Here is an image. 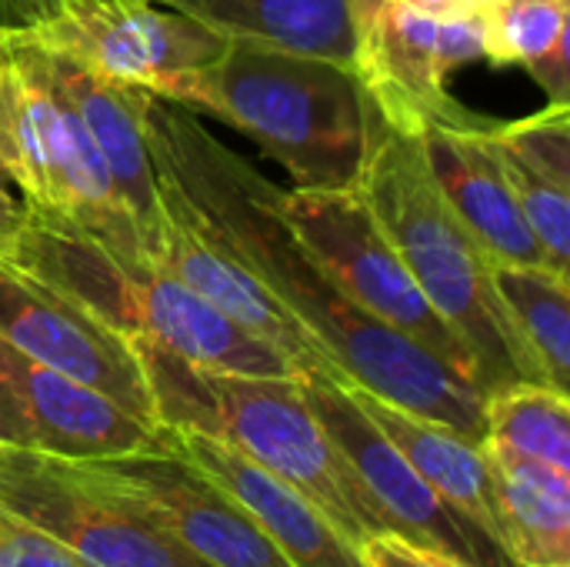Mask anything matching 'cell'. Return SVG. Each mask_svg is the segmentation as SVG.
Instances as JSON below:
<instances>
[{
	"mask_svg": "<svg viewBox=\"0 0 570 567\" xmlns=\"http://www.w3.org/2000/svg\"><path fill=\"white\" fill-rule=\"evenodd\" d=\"M0 40L40 47L174 104L227 43L157 0H0Z\"/></svg>",
	"mask_w": 570,
	"mask_h": 567,
	"instance_id": "obj_7",
	"label": "cell"
},
{
	"mask_svg": "<svg viewBox=\"0 0 570 567\" xmlns=\"http://www.w3.org/2000/svg\"><path fill=\"white\" fill-rule=\"evenodd\" d=\"M481 57L478 10L441 20L394 0H354V74L401 134L417 137L431 124L488 127L494 117L468 110L448 90V77Z\"/></svg>",
	"mask_w": 570,
	"mask_h": 567,
	"instance_id": "obj_10",
	"label": "cell"
},
{
	"mask_svg": "<svg viewBox=\"0 0 570 567\" xmlns=\"http://www.w3.org/2000/svg\"><path fill=\"white\" fill-rule=\"evenodd\" d=\"M478 7H484V3H498V0H474Z\"/></svg>",
	"mask_w": 570,
	"mask_h": 567,
	"instance_id": "obj_30",
	"label": "cell"
},
{
	"mask_svg": "<svg viewBox=\"0 0 570 567\" xmlns=\"http://www.w3.org/2000/svg\"><path fill=\"white\" fill-rule=\"evenodd\" d=\"M23 217H27V207L20 197L10 194V184L0 177V261L10 257L17 237H20V227H23Z\"/></svg>",
	"mask_w": 570,
	"mask_h": 567,
	"instance_id": "obj_27",
	"label": "cell"
},
{
	"mask_svg": "<svg viewBox=\"0 0 570 567\" xmlns=\"http://www.w3.org/2000/svg\"><path fill=\"white\" fill-rule=\"evenodd\" d=\"M301 391L314 418L361 481L387 535H397L417 551L448 558L461 567H518L511 551L488 528L444 501L407 465V458L364 414L344 381L307 371L301 374Z\"/></svg>",
	"mask_w": 570,
	"mask_h": 567,
	"instance_id": "obj_8",
	"label": "cell"
},
{
	"mask_svg": "<svg viewBox=\"0 0 570 567\" xmlns=\"http://www.w3.org/2000/svg\"><path fill=\"white\" fill-rule=\"evenodd\" d=\"M0 341L160 424L134 344L10 261H0Z\"/></svg>",
	"mask_w": 570,
	"mask_h": 567,
	"instance_id": "obj_13",
	"label": "cell"
},
{
	"mask_svg": "<svg viewBox=\"0 0 570 567\" xmlns=\"http://www.w3.org/2000/svg\"><path fill=\"white\" fill-rule=\"evenodd\" d=\"M354 190L428 304L464 344L484 398L518 381L541 384L494 294L491 257L448 207L417 137L391 127L377 107Z\"/></svg>",
	"mask_w": 570,
	"mask_h": 567,
	"instance_id": "obj_3",
	"label": "cell"
},
{
	"mask_svg": "<svg viewBox=\"0 0 570 567\" xmlns=\"http://www.w3.org/2000/svg\"><path fill=\"white\" fill-rule=\"evenodd\" d=\"M180 107L250 137L287 170L294 190H351L374 120L354 67L247 40H227L194 74Z\"/></svg>",
	"mask_w": 570,
	"mask_h": 567,
	"instance_id": "obj_5",
	"label": "cell"
},
{
	"mask_svg": "<svg viewBox=\"0 0 570 567\" xmlns=\"http://www.w3.org/2000/svg\"><path fill=\"white\" fill-rule=\"evenodd\" d=\"M0 177L37 211L67 214L120 247L144 251L107 164L43 50L0 40ZM147 254V251H144Z\"/></svg>",
	"mask_w": 570,
	"mask_h": 567,
	"instance_id": "obj_6",
	"label": "cell"
},
{
	"mask_svg": "<svg viewBox=\"0 0 570 567\" xmlns=\"http://www.w3.org/2000/svg\"><path fill=\"white\" fill-rule=\"evenodd\" d=\"M7 261L40 277L127 341L160 344L210 371L297 378V368L281 351L240 331L177 277L160 271L144 251L120 247L67 214L27 207Z\"/></svg>",
	"mask_w": 570,
	"mask_h": 567,
	"instance_id": "obj_2",
	"label": "cell"
},
{
	"mask_svg": "<svg viewBox=\"0 0 570 567\" xmlns=\"http://www.w3.org/2000/svg\"><path fill=\"white\" fill-rule=\"evenodd\" d=\"M484 448L570 471L568 394L531 381H518L488 394Z\"/></svg>",
	"mask_w": 570,
	"mask_h": 567,
	"instance_id": "obj_25",
	"label": "cell"
},
{
	"mask_svg": "<svg viewBox=\"0 0 570 567\" xmlns=\"http://www.w3.org/2000/svg\"><path fill=\"white\" fill-rule=\"evenodd\" d=\"M160 441L220 485L294 567H364L361 551L307 498L230 444L164 424Z\"/></svg>",
	"mask_w": 570,
	"mask_h": 567,
	"instance_id": "obj_16",
	"label": "cell"
},
{
	"mask_svg": "<svg viewBox=\"0 0 570 567\" xmlns=\"http://www.w3.org/2000/svg\"><path fill=\"white\" fill-rule=\"evenodd\" d=\"M494 294L541 384L570 391V281L548 264H494Z\"/></svg>",
	"mask_w": 570,
	"mask_h": 567,
	"instance_id": "obj_23",
	"label": "cell"
},
{
	"mask_svg": "<svg viewBox=\"0 0 570 567\" xmlns=\"http://www.w3.org/2000/svg\"><path fill=\"white\" fill-rule=\"evenodd\" d=\"M488 451L501 541L518 567H570V471Z\"/></svg>",
	"mask_w": 570,
	"mask_h": 567,
	"instance_id": "obj_22",
	"label": "cell"
},
{
	"mask_svg": "<svg viewBox=\"0 0 570 567\" xmlns=\"http://www.w3.org/2000/svg\"><path fill=\"white\" fill-rule=\"evenodd\" d=\"M144 124L157 174L321 344L344 384L484 444V394L334 284L291 227L274 180L174 100L147 94Z\"/></svg>",
	"mask_w": 570,
	"mask_h": 567,
	"instance_id": "obj_1",
	"label": "cell"
},
{
	"mask_svg": "<svg viewBox=\"0 0 570 567\" xmlns=\"http://www.w3.org/2000/svg\"><path fill=\"white\" fill-rule=\"evenodd\" d=\"M494 124L498 120L488 127H424L417 134L424 164L448 207L494 264H548L494 154Z\"/></svg>",
	"mask_w": 570,
	"mask_h": 567,
	"instance_id": "obj_17",
	"label": "cell"
},
{
	"mask_svg": "<svg viewBox=\"0 0 570 567\" xmlns=\"http://www.w3.org/2000/svg\"><path fill=\"white\" fill-rule=\"evenodd\" d=\"M0 508L94 567H207L114 508L60 458L0 444Z\"/></svg>",
	"mask_w": 570,
	"mask_h": 567,
	"instance_id": "obj_12",
	"label": "cell"
},
{
	"mask_svg": "<svg viewBox=\"0 0 570 567\" xmlns=\"http://www.w3.org/2000/svg\"><path fill=\"white\" fill-rule=\"evenodd\" d=\"M428 558H431L438 567H461V565H454V561H448V558H438V555H428Z\"/></svg>",
	"mask_w": 570,
	"mask_h": 567,
	"instance_id": "obj_29",
	"label": "cell"
},
{
	"mask_svg": "<svg viewBox=\"0 0 570 567\" xmlns=\"http://www.w3.org/2000/svg\"><path fill=\"white\" fill-rule=\"evenodd\" d=\"M67 465L114 508L207 567H294L220 485L160 441V428L154 444L134 454Z\"/></svg>",
	"mask_w": 570,
	"mask_h": 567,
	"instance_id": "obj_9",
	"label": "cell"
},
{
	"mask_svg": "<svg viewBox=\"0 0 570 567\" xmlns=\"http://www.w3.org/2000/svg\"><path fill=\"white\" fill-rule=\"evenodd\" d=\"M364 414L381 428V434L407 458V465L458 511L474 518L501 541V511L494 491V471L484 444L464 438L461 431L417 418L404 408H394L354 384H347ZM504 545V541H501Z\"/></svg>",
	"mask_w": 570,
	"mask_h": 567,
	"instance_id": "obj_20",
	"label": "cell"
},
{
	"mask_svg": "<svg viewBox=\"0 0 570 567\" xmlns=\"http://www.w3.org/2000/svg\"><path fill=\"white\" fill-rule=\"evenodd\" d=\"M407 10H417V13H428V17H441V20H451V17H468L478 10L474 0H394Z\"/></svg>",
	"mask_w": 570,
	"mask_h": 567,
	"instance_id": "obj_28",
	"label": "cell"
},
{
	"mask_svg": "<svg viewBox=\"0 0 570 567\" xmlns=\"http://www.w3.org/2000/svg\"><path fill=\"white\" fill-rule=\"evenodd\" d=\"M570 0H498L478 7L481 53L498 67H524L548 94L570 104Z\"/></svg>",
	"mask_w": 570,
	"mask_h": 567,
	"instance_id": "obj_24",
	"label": "cell"
},
{
	"mask_svg": "<svg viewBox=\"0 0 570 567\" xmlns=\"http://www.w3.org/2000/svg\"><path fill=\"white\" fill-rule=\"evenodd\" d=\"M361 561L364 567H438L424 551H417L414 545L387 531L361 545Z\"/></svg>",
	"mask_w": 570,
	"mask_h": 567,
	"instance_id": "obj_26",
	"label": "cell"
},
{
	"mask_svg": "<svg viewBox=\"0 0 570 567\" xmlns=\"http://www.w3.org/2000/svg\"><path fill=\"white\" fill-rule=\"evenodd\" d=\"M160 234L154 247V264L177 277L187 291L234 321L240 331L281 351L297 374L317 371L341 381L334 364L324 358L321 344L291 317V311L210 234V227L187 207L177 187L160 177Z\"/></svg>",
	"mask_w": 570,
	"mask_h": 567,
	"instance_id": "obj_15",
	"label": "cell"
},
{
	"mask_svg": "<svg viewBox=\"0 0 570 567\" xmlns=\"http://www.w3.org/2000/svg\"><path fill=\"white\" fill-rule=\"evenodd\" d=\"M157 428L0 341V444L60 461H97L154 444Z\"/></svg>",
	"mask_w": 570,
	"mask_h": 567,
	"instance_id": "obj_14",
	"label": "cell"
},
{
	"mask_svg": "<svg viewBox=\"0 0 570 567\" xmlns=\"http://www.w3.org/2000/svg\"><path fill=\"white\" fill-rule=\"evenodd\" d=\"M43 57H47L50 77L67 94L73 110L80 114L83 127L90 130V137L107 164V174L114 180V190H117L124 211L130 214L134 227L140 231L147 257H154L164 207H160L157 167H154L150 144H147V124H144L147 90L104 80V77L90 74L87 67H80L67 57L47 53V50H43Z\"/></svg>",
	"mask_w": 570,
	"mask_h": 567,
	"instance_id": "obj_18",
	"label": "cell"
},
{
	"mask_svg": "<svg viewBox=\"0 0 570 567\" xmlns=\"http://www.w3.org/2000/svg\"><path fill=\"white\" fill-rule=\"evenodd\" d=\"M224 40H247L354 67V0H157Z\"/></svg>",
	"mask_w": 570,
	"mask_h": 567,
	"instance_id": "obj_21",
	"label": "cell"
},
{
	"mask_svg": "<svg viewBox=\"0 0 570 567\" xmlns=\"http://www.w3.org/2000/svg\"><path fill=\"white\" fill-rule=\"evenodd\" d=\"M494 154L554 271H570V104L491 127Z\"/></svg>",
	"mask_w": 570,
	"mask_h": 567,
	"instance_id": "obj_19",
	"label": "cell"
},
{
	"mask_svg": "<svg viewBox=\"0 0 570 567\" xmlns=\"http://www.w3.org/2000/svg\"><path fill=\"white\" fill-rule=\"evenodd\" d=\"M154 398L157 421L217 438L307 498L357 551L384 535L361 481L314 418L297 378L230 374L190 364L150 341H130Z\"/></svg>",
	"mask_w": 570,
	"mask_h": 567,
	"instance_id": "obj_4",
	"label": "cell"
},
{
	"mask_svg": "<svg viewBox=\"0 0 570 567\" xmlns=\"http://www.w3.org/2000/svg\"><path fill=\"white\" fill-rule=\"evenodd\" d=\"M281 207L297 237L307 244V251L357 307L438 354L478 388L464 344L428 304V297L421 294V287L414 284V277L407 274L397 251L391 247V241L384 237L354 187L281 190Z\"/></svg>",
	"mask_w": 570,
	"mask_h": 567,
	"instance_id": "obj_11",
	"label": "cell"
}]
</instances>
